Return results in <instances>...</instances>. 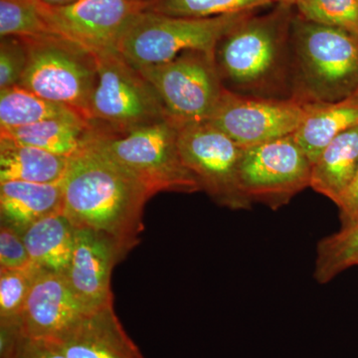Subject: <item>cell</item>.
Instances as JSON below:
<instances>
[{
	"instance_id": "3",
	"label": "cell",
	"mask_w": 358,
	"mask_h": 358,
	"mask_svg": "<svg viewBox=\"0 0 358 358\" xmlns=\"http://www.w3.org/2000/svg\"><path fill=\"white\" fill-rule=\"evenodd\" d=\"M292 98L336 102L358 90V37L305 20L296 13L291 30Z\"/></svg>"
},
{
	"instance_id": "19",
	"label": "cell",
	"mask_w": 358,
	"mask_h": 358,
	"mask_svg": "<svg viewBox=\"0 0 358 358\" xmlns=\"http://www.w3.org/2000/svg\"><path fill=\"white\" fill-rule=\"evenodd\" d=\"M21 236L33 264L65 274L74 250L76 227L62 211L33 223Z\"/></svg>"
},
{
	"instance_id": "25",
	"label": "cell",
	"mask_w": 358,
	"mask_h": 358,
	"mask_svg": "<svg viewBox=\"0 0 358 358\" xmlns=\"http://www.w3.org/2000/svg\"><path fill=\"white\" fill-rule=\"evenodd\" d=\"M54 34L37 0H0V36L28 37Z\"/></svg>"
},
{
	"instance_id": "4",
	"label": "cell",
	"mask_w": 358,
	"mask_h": 358,
	"mask_svg": "<svg viewBox=\"0 0 358 358\" xmlns=\"http://www.w3.org/2000/svg\"><path fill=\"white\" fill-rule=\"evenodd\" d=\"M178 128L171 120L124 134L90 129L85 143L107 155L145 186L150 196L159 192H200L178 148Z\"/></svg>"
},
{
	"instance_id": "15",
	"label": "cell",
	"mask_w": 358,
	"mask_h": 358,
	"mask_svg": "<svg viewBox=\"0 0 358 358\" xmlns=\"http://www.w3.org/2000/svg\"><path fill=\"white\" fill-rule=\"evenodd\" d=\"M52 341L66 358H145L124 331L114 301L83 313Z\"/></svg>"
},
{
	"instance_id": "17",
	"label": "cell",
	"mask_w": 358,
	"mask_h": 358,
	"mask_svg": "<svg viewBox=\"0 0 358 358\" xmlns=\"http://www.w3.org/2000/svg\"><path fill=\"white\" fill-rule=\"evenodd\" d=\"M63 189L60 182H0V217L6 224L22 234L33 223L51 214L62 211Z\"/></svg>"
},
{
	"instance_id": "23",
	"label": "cell",
	"mask_w": 358,
	"mask_h": 358,
	"mask_svg": "<svg viewBox=\"0 0 358 358\" xmlns=\"http://www.w3.org/2000/svg\"><path fill=\"white\" fill-rule=\"evenodd\" d=\"M352 267H358V223L320 240L313 278L320 284H327Z\"/></svg>"
},
{
	"instance_id": "2",
	"label": "cell",
	"mask_w": 358,
	"mask_h": 358,
	"mask_svg": "<svg viewBox=\"0 0 358 358\" xmlns=\"http://www.w3.org/2000/svg\"><path fill=\"white\" fill-rule=\"evenodd\" d=\"M296 8L253 13L219 42L215 62L226 89L243 95L292 98L291 30Z\"/></svg>"
},
{
	"instance_id": "16",
	"label": "cell",
	"mask_w": 358,
	"mask_h": 358,
	"mask_svg": "<svg viewBox=\"0 0 358 358\" xmlns=\"http://www.w3.org/2000/svg\"><path fill=\"white\" fill-rule=\"evenodd\" d=\"M303 103L305 119L293 136L313 164L331 141L358 126V90L336 102Z\"/></svg>"
},
{
	"instance_id": "11",
	"label": "cell",
	"mask_w": 358,
	"mask_h": 358,
	"mask_svg": "<svg viewBox=\"0 0 358 358\" xmlns=\"http://www.w3.org/2000/svg\"><path fill=\"white\" fill-rule=\"evenodd\" d=\"M305 115V103L296 99L243 95L225 88L208 122L247 148L292 136Z\"/></svg>"
},
{
	"instance_id": "31",
	"label": "cell",
	"mask_w": 358,
	"mask_h": 358,
	"mask_svg": "<svg viewBox=\"0 0 358 358\" xmlns=\"http://www.w3.org/2000/svg\"><path fill=\"white\" fill-rule=\"evenodd\" d=\"M341 228H348L358 223V171L345 199L338 205Z\"/></svg>"
},
{
	"instance_id": "29",
	"label": "cell",
	"mask_w": 358,
	"mask_h": 358,
	"mask_svg": "<svg viewBox=\"0 0 358 358\" xmlns=\"http://www.w3.org/2000/svg\"><path fill=\"white\" fill-rule=\"evenodd\" d=\"M27 58L24 41L20 37L0 40V91L20 85Z\"/></svg>"
},
{
	"instance_id": "28",
	"label": "cell",
	"mask_w": 358,
	"mask_h": 358,
	"mask_svg": "<svg viewBox=\"0 0 358 358\" xmlns=\"http://www.w3.org/2000/svg\"><path fill=\"white\" fill-rule=\"evenodd\" d=\"M43 268L32 262L25 267L0 271V320L16 319Z\"/></svg>"
},
{
	"instance_id": "14",
	"label": "cell",
	"mask_w": 358,
	"mask_h": 358,
	"mask_svg": "<svg viewBox=\"0 0 358 358\" xmlns=\"http://www.w3.org/2000/svg\"><path fill=\"white\" fill-rule=\"evenodd\" d=\"M90 310L71 289L64 274L44 270L33 285L17 322L25 336L52 341Z\"/></svg>"
},
{
	"instance_id": "12",
	"label": "cell",
	"mask_w": 358,
	"mask_h": 358,
	"mask_svg": "<svg viewBox=\"0 0 358 358\" xmlns=\"http://www.w3.org/2000/svg\"><path fill=\"white\" fill-rule=\"evenodd\" d=\"M38 3L54 34L95 54L117 52L122 37L133 21L148 9L150 0H78L62 6Z\"/></svg>"
},
{
	"instance_id": "5",
	"label": "cell",
	"mask_w": 358,
	"mask_h": 358,
	"mask_svg": "<svg viewBox=\"0 0 358 358\" xmlns=\"http://www.w3.org/2000/svg\"><path fill=\"white\" fill-rule=\"evenodd\" d=\"M255 13L189 18L166 15L147 9L129 25L117 51L136 69L164 64L185 51L215 54L220 40Z\"/></svg>"
},
{
	"instance_id": "1",
	"label": "cell",
	"mask_w": 358,
	"mask_h": 358,
	"mask_svg": "<svg viewBox=\"0 0 358 358\" xmlns=\"http://www.w3.org/2000/svg\"><path fill=\"white\" fill-rule=\"evenodd\" d=\"M63 189V214L76 228L110 238L124 256L138 244L143 213L150 194L107 155L85 143L69 159Z\"/></svg>"
},
{
	"instance_id": "18",
	"label": "cell",
	"mask_w": 358,
	"mask_h": 358,
	"mask_svg": "<svg viewBox=\"0 0 358 358\" xmlns=\"http://www.w3.org/2000/svg\"><path fill=\"white\" fill-rule=\"evenodd\" d=\"M358 171V126L339 134L313 162L310 185L336 206L345 199Z\"/></svg>"
},
{
	"instance_id": "7",
	"label": "cell",
	"mask_w": 358,
	"mask_h": 358,
	"mask_svg": "<svg viewBox=\"0 0 358 358\" xmlns=\"http://www.w3.org/2000/svg\"><path fill=\"white\" fill-rule=\"evenodd\" d=\"M21 39L28 58L20 86L70 108L89 122L96 81L95 54L57 34Z\"/></svg>"
},
{
	"instance_id": "9",
	"label": "cell",
	"mask_w": 358,
	"mask_h": 358,
	"mask_svg": "<svg viewBox=\"0 0 358 358\" xmlns=\"http://www.w3.org/2000/svg\"><path fill=\"white\" fill-rule=\"evenodd\" d=\"M313 162L292 136L243 148L239 185L251 203L281 208L310 185Z\"/></svg>"
},
{
	"instance_id": "6",
	"label": "cell",
	"mask_w": 358,
	"mask_h": 358,
	"mask_svg": "<svg viewBox=\"0 0 358 358\" xmlns=\"http://www.w3.org/2000/svg\"><path fill=\"white\" fill-rule=\"evenodd\" d=\"M96 81L90 101V126L113 134L169 120L152 85L117 52L95 53Z\"/></svg>"
},
{
	"instance_id": "13",
	"label": "cell",
	"mask_w": 358,
	"mask_h": 358,
	"mask_svg": "<svg viewBox=\"0 0 358 358\" xmlns=\"http://www.w3.org/2000/svg\"><path fill=\"white\" fill-rule=\"evenodd\" d=\"M124 259L110 238L88 228H76L74 250L65 273L71 289L89 308L114 301L113 268Z\"/></svg>"
},
{
	"instance_id": "27",
	"label": "cell",
	"mask_w": 358,
	"mask_h": 358,
	"mask_svg": "<svg viewBox=\"0 0 358 358\" xmlns=\"http://www.w3.org/2000/svg\"><path fill=\"white\" fill-rule=\"evenodd\" d=\"M0 358H66L49 339L31 338L21 331L17 319L0 320Z\"/></svg>"
},
{
	"instance_id": "20",
	"label": "cell",
	"mask_w": 358,
	"mask_h": 358,
	"mask_svg": "<svg viewBox=\"0 0 358 358\" xmlns=\"http://www.w3.org/2000/svg\"><path fill=\"white\" fill-rule=\"evenodd\" d=\"M69 159L0 136V182H60L64 178Z\"/></svg>"
},
{
	"instance_id": "21",
	"label": "cell",
	"mask_w": 358,
	"mask_h": 358,
	"mask_svg": "<svg viewBox=\"0 0 358 358\" xmlns=\"http://www.w3.org/2000/svg\"><path fill=\"white\" fill-rule=\"evenodd\" d=\"M91 126L83 117H61L17 129H0V136L71 157L84 147Z\"/></svg>"
},
{
	"instance_id": "33",
	"label": "cell",
	"mask_w": 358,
	"mask_h": 358,
	"mask_svg": "<svg viewBox=\"0 0 358 358\" xmlns=\"http://www.w3.org/2000/svg\"><path fill=\"white\" fill-rule=\"evenodd\" d=\"M275 4H279V6H284L288 7H296V2L298 0H274Z\"/></svg>"
},
{
	"instance_id": "8",
	"label": "cell",
	"mask_w": 358,
	"mask_h": 358,
	"mask_svg": "<svg viewBox=\"0 0 358 358\" xmlns=\"http://www.w3.org/2000/svg\"><path fill=\"white\" fill-rule=\"evenodd\" d=\"M138 70L178 127L208 122L225 89L215 56L202 51L182 52L169 62Z\"/></svg>"
},
{
	"instance_id": "32",
	"label": "cell",
	"mask_w": 358,
	"mask_h": 358,
	"mask_svg": "<svg viewBox=\"0 0 358 358\" xmlns=\"http://www.w3.org/2000/svg\"><path fill=\"white\" fill-rule=\"evenodd\" d=\"M38 1L41 2L44 6H62L73 3V2L78 1V0H38Z\"/></svg>"
},
{
	"instance_id": "26",
	"label": "cell",
	"mask_w": 358,
	"mask_h": 358,
	"mask_svg": "<svg viewBox=\"0 0 358 358\" xmlns=\"http://www.w3.org/2000/svg\"><path fill=\"white\" fill-rule=\"evenodd\" d=\"M294 8L305 20L341 28L358 37V0H298Z\"/></svg>"
},
{
	"instance_id": "30",
	"label": "cell",
	"mask_w": 358,
	"mask_h": 358,
	"mask_svg": "<svg viewBox=\"0 0 358 358\" xmlns=\"http://www.w3.org/2000/svg\"><path fill=\"white\" fill-rule=\"evenodd\" d=\"M31 263L22 236L18 231L1 224L0 227V271L25 267Z\"/></svg>"
},
{
	"instance_id": "10",
	"label": "cell",
	"mask_w": 358,
	"mask_h": 358,
	"mask_svg": "<svg viewBox=\"0 0 358 358\" xmlns=\"http://www.w3.org/2000/svg\"><path fill=\"white\" fill-rule=\"evenodd\" d=\"M178 143L185 166L215 203L232 210L252 206L239 185L243 148L232 138L204 122L179 127Z\"/></svg>"
},
{
	"instance_id": "24",
	"label": "cell",
	"mask_w": 358,
	"mask_h": 358,
	"mask_svg": "<svg viewBox=\"0 0 358 358\" xmlns=\"http://www.w3.org/2000/svg\"><path fill=\"white\" fill-rule=\"evenodd\" d=\"M272 4L274 0H150L148 10L178 17L208 18L252 13Z\"/></svg>"
},
{
	"instance_id": "22",
	"label": "cell",
	"mask_w": 358,
	"mask_h": 358,
	"mask_svg": "<svg viewBox=\"0 0 358 358\" xmlns=\"http://www.w3.org/2000/svg\"><path fill=\"white\" fill-rule=\"evenodd\" d=\"M77 117H82L70 108L46 100L20 85L0 91V129H17L47 120Z\"/></svg>"
}]
</instances>
